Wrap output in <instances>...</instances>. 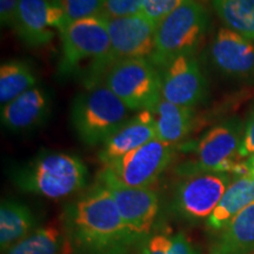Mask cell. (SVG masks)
I'll return each instance as SVG.
<instances>
[{
  "label": "cell",
  "mask_w": 254,
  "mask_h": 254,
  "mask_svg": "<svg viewBox=\"0 0 254 254\" xmlns=\"http://www.w3.org/2000/svg\"><path fill=\"white\" fill-rule=\"evenodd\" d=\"M72 254H132L138 250L106 186L98 182L63 212Z\"/></svg>",
  "instance_id": "6da1fadb"
},
{
  "label": "cell",
  "mask_w": 254,
  "mask_h": 254,
  "mask_svg": "<svg viewBox=\"0 0 254 254\" xmlns=\"http://www.w3.org/2000/svg\"><path fill=\"white\" fill-rule=\"evenodd\" d=\"M58 74L78 79L85 88L103 82L110 68L111 40L107 19L92 17L74 21L64 28Z\"/></svg>",
  "instance_id": "7a4b0ae2"
},
{
  "label": "cell",
  "mask_w": 254,
  "mask_h": 254,
  "mask_svg": "<svg viewBox=\"0 0 254 254\" xmlns=\"http://www.w3.org/2000/svg\"><path fill=\"white\" fill-rule=\"evenodd\" d=\"M11 178L25 192L63 199L86 187L88 170L77 155L43 151L23 165L13 167Z\"/></svg>",
  "instance_id": "3957f363"
},
{
  "label": "cell",
  "mask_w": 254,
  "mask_h": 254,
  "mask_svg": "<svg viewBox=\"0 0 254 254\" xmlns=\"http://www.w3.org/2000/svg\"><path fill=\"white\" fill-rule=\"evenodd\" d=\"M245 124L231 118L217 124L198 140L180 146V150L193 154L192 160L177 167L182 177L198 173L217 172L244 176L249 173L246 159L240 157Z\"/></svg>",
  "instance_id": "277c9868"
},
{
  "label": "cell",
  "mask_w": 254,
  "mask_h": 254,
  "mask_svg": "<svg viewBox=\"0 0 254 254\" xmlns=\"http://www.w3.org/2000/svg\"><path fill=\"white\" fill-rule=\"evenodd\" d=\"M132 111L104 84L85 88L72 101L69 120L79 140L104 145L129 119Z\"/></svg>",
  "instance_id": "5b68a950"
},
{
  "label": "cell",
  "mask_w": 254,
  "mask_h": 254,
  "mask_svg": "<svg viewBox=\"0 0 254 254\" xmlns=\"http://www.w3.org/2000/svg\"><path fill=\"white\" fill-rule=\"evenodd\" d=\"M209 27V13L199 0H190L157 25L150 60L163 71L180 56L194 55Z\"/></svg>",
  "instance_id": "8992f818"
},
{
  "label": "cell",
  "mask_w": 254,
  "mask_h": 254,
  "mask_svg": "<svg viewBox=\"0 0 254 254\" xmlns=\"http://www.w3.org/2000/svg\"><path fill=\"white\" fill-rule=\"evenodd\" d=\"M132 111H152L163 98L160 69L147 58L128 59L111 66L103 82Z\"/></svg>",
  "instance_id": "52a82bcc"
},
{
  "label": "cell",
  "mask_w": 254,
  "mask_h": 254,
  "mask_svg": "<svg viewBox=\"0 0 254 254\" xmlns=\"http://www.w3.org/2000/svg\"><path fill=\"white\" fill-rule=\"evenodd\" d=\"M174 146L153 139L116 160L103 165L98 178L135 189L151 187L172 163Z\"/></svg>",
  "instance_id": "ba28073f"
},
{
  "label": "cell",
  "mask_w": 254,
  "mask_h": 254,
  "mask_svg": "<svg viewBox=\"0 0 254 254\" xmlns=\"http://www.w3.org/2000/svg\"><path fill=\"white\" fill-rule=\"evenodd\" d=\"M233 180L230 173H198L177 184L170 208L177 218L196 222L208 219Z\"/></svg>",
  "instance_id": "9c48e42d"
},
{
  "label": "cell",
  "mask_w": 254,
  "mask_h": 254,
  "mask_svg": "<svg viewBox=\"0 0 254 254\" xmlns=\"http://www.w3.org/2000/svg\"><path fill=\"white\" fill-rule=\"evenodd\" d=\"M98 182L109 189L124 224L139 250V247L153 234L160 209V200L157 190L151 187H127L105 178H98Z\"/></svg>",
  "instance_id": "30bf717a"
},
{
  "label": "cell",
  "mask_w": 254,
  "mask_h": 254,
  "mask_svg": "<svg viewBox=\"0 0 254 254\" xmlns=\"http://www.w3.org/2000/svg\"><path fill=\"white\" fill-rule=\"evenodd\" d=\"M163 98L179 106L195 109L206 100L208 81L194 55L178 57L163 69Z\"/></svg>",
  "instance_id": "8fae6325"
},
{
  "label": "cell",
  "mask_w": 254,
  "mask_h": 254,
  "mask_svg": "<svg viewBox=\"0 0 254 254\" xmlns=\"http://www.w3.org/2000/svg\"><path fill=\"white\" fill-rule=\"evenodd\" d=\"M107 27L111 40L110 67L123 60L151 58L157 25L144 14L107 19Z\"/></svg>",
  "instance_id": "7c38bea8"
},
{
  "label": "cell",
  "mask_w": 254,
  "mask_h": 254,
  "mask_svg": "<svg viewBox=\"0 0 254 254\" xmlns=\"http://www.w3.org/2000/svg\"><path fill=\"white\" fill-rule=\"evenodd\" d=\"M65 19L55 0H20L13 30L25 45H49L57 34L62 36Z\"/></svg>",
  "instance_id": "4fadbf2b"
},
{
  "label": "cell",
  "mask_w": 254,
  "mask_h": 254,
  "mask_svg": "<svg viewBox=\"0 0 254 254\" xmlns=\"http://www.w3.org/2000/svg\"><path fill=\"white\" fill-rule=\"evenodd\" d=\"M209 58L222 77L238 81L254 79V41L220 27L209 45Z\"/></svg>",
  "instance_id": "5bb4252c"
},
{
  "label": "cell",
  "mask_w": 254,
  "mask_h": 254,
  "mask_svg": "<svg viewBox=\"0 0 254 254\" xmlns=\"http://www.w3.org/2000/svg\"><path fill=\"white\" fill-rule=\"evenodd\" d=\"M50 92L36 86L1 106L2 126L12 133H27L43 126L51 113Z\"/></svg>",
  "instance_id": "9a60e30c"
},
{
  "label": "cell",
  "mask_w": 254,
  "mask_h": 254,
  "mask_svg": "<svg viewBox=\"0 0 254 254\" xmlns=\"http://www.w3.org/2000/svg\"><path fill=\"white\" fill-rule=\"evenodd\" d=\"M155 139V122L152 111H139L129 118L101 147L98 158L106 164L116 160Z\"/></svg>",
  "instance_id": "2e32d148"
},
{
  "label": "cell",
  "mask_w": 254,
  "mask_h": 254,
  "mask_svg": "<svg viewBox=\"0 0 254 254\" xmlns=\"http://www.w3.org/2000/svg\"><path fill=\"white\" fill-rule=\"evenodd\" d=\"M152 113L155 122V139L159 141L174 146L193 131L195 123L194 109L179 106L161 98Z\"/></svg>",
  "instance_id": "e0dca14e"
},
{
  "label": "cell",
  "mask_w": 254,
  "mask_h": 254,
  "mask_svg": "<svg viewBox=\"0 0 254 254\" xmlns=\"http://www.w3.org/2000/svg\"><path fill=\"white\" fill-rule=\"evenodd\" d=\"M253 251L254 201L220 230L212 246L215 254H251Z\"/></svg>",
  "instance_id": "ac0fdd59"
},
{
  "label": "cell",
  "mask_w": 254,
  "mask_h": 254,
  "mask_svg": "<svg viewBox=\"0 0 254 254\" xmlns=\"http://www.w3.org/2000/svg\"><path fill=\"white\" fill-rule=\"evenodd\" d=\"M254 201V176L247 173L233 177L226 192L212 214L207 219V227L212 231H220L243 211L246 206Z\"/></svg>",
  "instance_id": "d6986e66"
},
{
  "label": "cell",
  "mask_w": 254,
  "mask_h": 254,
  "mask_svg": "<svg viewBox=\"0 0 254 254\" xmlns=\"http://www.w3.org/2000/svg\"><path fill=\"white\" fill-rule=\"evenodd\" d=\"M37 220L30 207L15 200H4L0 206V247L4 253L9 247L36 230Z\"/></svg>",
  "instance_id": "ffe728a7"
},
{
  "label": "cell",
  "mask_w": 254,
  "mask_h": 254,
  "mask_svg": "<svg viewBox=\"0 0 254 254\" xmlns=\"http://www.w3.org/2000/svg\"><path fill=\"white\" fill-rule=\"evenodd\" d=\"M4 254H72L64 230L56 226L36 228Z\"/></svg>",
  "instance_id": "44dd1931"
},
{
  "label": "cell",
  "mask_w": 254,
  "mask_h": 254,
  "mask_svg": "<svg viewBox=\"0 0 254 254\" xmlns=\"http://www.w3.org/2000/svg\"><path fill=\"white\" fill-rule=\"evenodd\" d=\"M36 86H38L37 74L27 62L13 59L1 64L0 67L1 106Z\"/></svg>",
  "instance_id": "7402d4cb"
},
{
  "label": "cell",
  "mask_w": 254,
  "mask_h": 254,
  "mask_svg": "<svg viewBox=\"0 0 254 254\" xmlns=\"http://www.w3.org/2000/svg\"><path fill=\"white\" fill-rule=\"evenodd\" d=\"M224 27L254 41V0H211Z\"/></svg>",
  "instance_id": "603a6c76"
},
{
  "label": "cell",
  "mask_w": 254,
  "mask_h": 254,
  "mask_svg": "<svg viewBox=\"0 0 254 254\" xmlns=\"http://www.w3.org/2000/svg\"><path fill=\"white\" fill-rule=\"evenodd\" d=\"M139 254H199L185 233H153L139 247Z\"/></svg>",
  "instance_id": "cb8c5ba5"
},
{
  "label": "cell",
  "mask_w": 254,
  "mask_h": 254,
  "mask_svg": "<svg viewBox=\"0 0 254 254\" xmlns=\"http://www.w3.org/2000/svg\"><path fill=\"white\" fill-rule=\"evenodd\" d=\"M62 8L65 27L81 19L99 17L103 13L105 0H56Z\"/></svg>",
  "instance_id": "d4e9b609"
},
{
  "label": "cell",
  "mask_w": 254,
  "mask_h": 254,
  "mask_svg": "<svg viewBox=\"0 0 254 254\" xmlns=\"http://www.w3.org/2000/svg\"><path fill=\"white\" fill-rule=\"evenodd\" d=\"M146 0H105L101 17L106 19L140 14Z\"/></svg>",
  "instance_id": "484cf974"
},
{
  "label": "cell",
  "mask_w": 254,
  "mask_h": 254,
  "mask_svg": "<svg viewBox=\"0 0 254 254\" xmlns=\"http://www.w3.org/2000/svg\"><path fill=\"white\" fill-rule=\"evenodd\" d=\"M190 0H146L141 14L158 25L171 12Z\"/></svg>",
  "instance_id": "4316f807"
},
{
  "label": "cell",
  "mask_w": 254,
  "mask_h": 254,
  "mask_svg": "<svg viewBox=\"0 0 254 254\" xmlns=\"http://www.w3.org/2000/svg\"><path fill=\"white\" fill-rule=\"evenodd\" d=\"M254 155V107L249 114L244 126L243 144L240 148V157L247 159Z\"/></svg>",
  "instance_id": "83f0119b"
},
{
  "label": "cell",
  "mask_w": 254,
  "mask_h": 254,
  "mask_svg": "<svg viewBox=\"0 0 254 254\" xmlns=\"http://www.w3.org/2000/svg\"><path fill=\"white\" fill-rule=\"evenodd\" d=\"M20 0H0V23L4 27H14Z\"/></svg>",
  "instance_id": "f1b7e54d"
},
{
  "label": "cell",
  "mask_w": 254,
  "mask_h": 254,
  "mask_svg": "<svg viewBox=\"0 0 254 254\" xmlns=\"http://www.w3.org/2000/svg\"><path fill=\"white\" fill-rule=\"evenodd\" d=\"M246 165H247V170H249V173L254 176V155L246 159Z\"/></svg>",
  "instance_id": "f546056e"
},
{
  "label": "cell",
  "mask_w": 254,
  "mask_h": 254,
  "mask_svg": "<svg viewBox=\"0 0 254 254\" xmlns=\"http://www.w3.org/2000/svg\"><path fill=\"white\" fill-rule=\"evenodd\" d=\"M212 254H215V253H212Z\"/></svg>",
  "instance_id": "4dcf8cb0"
},
{
  "label": "cell",
  "mask_w": 254,
  "mask_h": 254,
  "mask_svg": "<svg viewBox=\"0 0 254 254\" xmlns=\"http://www.w3.org/2000/svg\"><path fill=\"white\" fill-rule=\"evenodd\" d=\"M55 1H56V0H55Z\"/></svg>",
  "instance_id": "1f68e13d"
}]
</instances>
